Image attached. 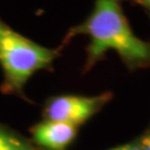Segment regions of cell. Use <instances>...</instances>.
I'll list each match as a JSON object with an SVG mask.
<instances>
[{"label":"cell","mask_w":150,"mask_h":150,"mask_svg":"<svg viewBox=\"0 0 150 150\" xmlns=\"http://www.w3.org/2000/svg\"><path fill=\"white\" fill-rule=\"evenodd\" d=\"M77 36L89 38L85 71L90 70L110 50L118 54L129 69L150 68V42L134 35L121 0H93L90 15L85 21L70 28L64 43Z\"/></svg>","instance_id":"obj_1"},{"label":"cell","mask_w":150,"mask_h":150,"mask_svg":"<svg viewBox=\"0 0 150 150\" xmlns=\"http://www.w3.org/2000/svg\"><path fill=\"white\" fill-rule=\"evenodd\" d=\"M58 50L43 47L13 30L0 18V66L4 93H21L33 74L51 67Z\"/></svg>","instance_id":"obj_2"},{"label":"cell","mask_w":150,"mask_h":150,"mask_svg":"<svg viewBox=\"0 0 150 150\" xmlns=\"http://www.w3.org/2000/svg\"><path fill=\"white\" fill-rule=\"evenodd\" d=\"M112 99L111 92L96 96L62 95L50 98L45 108L46 120L78 126L90 119Z\"/></svg>","instance_id":"obj_3"},{"label":"cell","mask_w":150,"mask_h":150,"mask_svg":"<svg viewBox=\"0 0 150 150\" xmlns=\"http://www.w3.org/2000/svg\"><path fill=\"white\" fill-rule=\"evenodd\" d=\"M33 140L50 150H64L77 134V126L70 123L45 120L32 128Z\"/></svg>","instance_id":"obj_4"},{"label":"cell","mask_w":150,"mask_h":150,"mask_svg":"<svg viewBox=\"0 0 150 150\" xmlns=\"http://www.w3.org/2000/svg\"><path fill=\"white\" fill-rule=\"evenodd\" d=\"M0 150H30L13 136L0 130Z\"/></svg>","instance_id":"obj_5"},{"label":"cell","mask_w":150,"mask_h":150,"mask_svg":"<svg viewBox=\"0 0 150 150\" xmlns=\"http://www.w3.org/2000/svg\"><path fill=\"white\" fill-rule=\"evenodd\" d=\"M110 150H141V148H140V145H137V144H128V145L119 146Z\"/></svg>","instance_id":"obj_6"},{"label":"cell","mask_w":150,"mask_h":150,"mask_svg":"<svg viewBox=\"0 0 150 150\" xmlns=\"http://www.w3.org/2000/svg\"><path fill=\"white\" fill-rule=\"evenodd\" d=\"M141 150H150V134H148L146 137L142 138L141 144H140Z\"/></svg>","instance_id":"obj_7"},{"label":"cell","mask_w":150,"mask_h":150,"mask_svg":"<svg viewBox=\"0 0 150 150\" xmlns=\"http://www.w3.org/2000/svg\"><path fill=\"white\" fill-rule=\"evenodd\" d=\"M134 2H137V4H139V5L142 6L150 17V0H136Z\"/></svg>","instance_id":"obj_8"},{"label":"cell","mask_w":150,"mask_h":150,"mask_svg":"<svg viewBox=\"0 0 150 150\" xmlns=\"http://www.w3.org/2000/svg\"><path fill=\"white\" fill-rule=\"evenodd\" d=\"M134 1H136V0H134Z\"/></svg>","instance_id":"obj_9"}]
</instances>
